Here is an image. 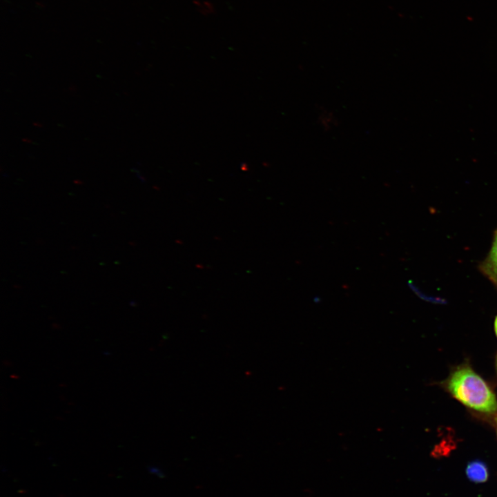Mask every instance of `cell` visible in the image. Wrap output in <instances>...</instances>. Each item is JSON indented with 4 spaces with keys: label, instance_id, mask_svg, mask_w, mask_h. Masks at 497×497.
<instances>
[{
    "label": "cell",
    "instance_id": "277c9868",
    "mask_svg": "<svg viewBox=\"0 0 497 497\" xmlns=\"http://www.w3.org/2000/svg\"><path fill=\"white\" fill-rule=\"evenodd\" d=\"M494 330H495L496 335L497 336V315L494 320Z\"/></svg>",
    "mask_w": 497,
    "mask_h": 497
},
{
    "label": "cell",
    "instance_id": "3957f363",
    "mask_svg": "<svg viewBox=\"0 0 497 497\" xmlns=\"http://www.w3.org/2000/svg\"><path fill=\"white\" fill-rule=\"evenodd\" d=\"M466 474L470 480L483 483L487 480L489 473L486 465L481 461L469 462L466 467Z\"/></svg>",
    "mask_w": 497,
    "mask_h": 497
},
{
    "label": "cell",
    "instance_id": "6da1fadb",
    "mask_svg": "<svg viewBox=\"0 0 497 497\" xmlns=\"http://www.w3.org/2000/svg\"><path fill=\"white\" fill-rule=\"evenodd\" d=\"M449 393L465 406L482 413L497 411L494 393L485 380L468 366L456 369L447 384Z\"/></svg>",
    "mask_w": 497,
    "mask_h": 497
},
{
    "label": "cell",
    "instance_id": "5b68a950",
    "mask_svg": "<svg viewBox=\"0 0 497 497\" xmlns=\"http://www.w3.org/2000/svg\"><path fill=\"white\" fill-rule=\"evenodd\" d=\"M496 367H497V360H496Z\"/></svg>",
    "mask_w": 497,
    "mask_h": 497
},
{
    "label": "cell",
    "instance_id": "8992f818",
    "mask_svg": "<svg viewBox=\"0 0 497 497\" xmlns=\"http://www.w3.org/2000/svg\"><path fill=\"white\" fill-rule=\"evenodd\" d=\"M496 425H497V420H496Z\"/></svg>",
    "mask_w": 497,
    "mask_h": 497
},
{
    "label": "cell",
    "instance_id": "7a4b0ae2",
    "mask_svg": "<svg viewBox=\"0 0 497 497\" xmlns=\"http://www.w3.org/2000/svg\"><path fill=\"white\" fill-rule=\"evenodd\" d=\"M478 269L497 290V228L493 235L490 250L479 264Z\"/></svg>",
    "mask_w": 497,
    "mask_h": 497
}]
</instances>
